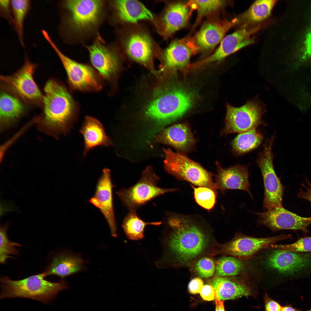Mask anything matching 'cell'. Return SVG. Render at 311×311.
<instances>
[{
	"instance_id": "obj_10",
	"label": "cell",
	"mask_w": 311,
	"mask_h": 311,
	"mask_svg": "<svg viewBox=\"0 0 311 311\" xmlns=\"http://www.w3.org/2000/svg\"><path fill=\"white\" fill-rule=\"evenodd\" d=\"M159 178L150 166L142 173L139 180L133 186L116 192L123 204L130 211H135L152 199L167 193L176 191L175 188L165 189L158 186Z\"/></svg>"
},
{
	"instance_id": "obj_31",
	"label": "cell",
	"mask_w": 311,
	"mask_h": 311,
	"mask_svg": "<svg viewBox=\"0 0 311 311\" xmlns=\"http://www.w3.org/2000/svg\"><path fill=\"white\" fill-rule=\"evenodd\" d=\"M263 139L256 129L239 133L231 142L232 150L237 155L244 154L258 147Z\"/></svg>"
},
{
	"instance_id": "obj_13",
	"label": "cell",
	"mask_w": 311,
	"mask_h": 311,
	"mask_svg": "<svg viewBox=\"0 0 311 311\" xmlns=\"http://www.w3.org/2000/svg\"><path fill=\"white\" fill-rule=\"evenodd\" d=\"M165 7L157 15L153 25L164 39L170 38L187 24L190 15V6L181 2H164Z\"/></svg>"
},
{
	"instance_id": "obj_22",
	"label": "cell",
	"mask_w": 311,
	"mask_h": 311,
	"mask_svg": "<svg viewBox=\"0 0 311 311\" xmlns=\"http://www.w3.org/2000/svg\"><path fill=\"white\" fill-rule=\"evenodd\" d=\"M217 174L215 183L218 189L223 193L229 189H238L247 192L252 198L250 185L249 180V173L246 166L239 164L226 169L217 163Z\"/></svg>"
},
{
	"instance_id": "obj_5",
	"label": "cell",
	"mask_w": 311,
	"mask_h": 311,
	"mask_svg": "<svg viewBox=\"0 0 311 311\" xmlns=\"http://www.w3.org/2000/svg\"><path fill=\"white\" fill-rule=\"evenodd\" d=\"M116 46L122 56L153 71V60L159 58L162 49L149 31L140 23L119 27Z\"/></svg>"
},
{
	"instance_id": "obj_1",
	"label": "cell",
	"mask_w": 311,
	"mask_h": 311,
	"mask_svg": "<svg viewBox=\"0 0 311 311\" xmlns=\"http://www.w3.org/2000/svg\"><path fill=\"white\" fill-rule=\"evenodd\" d=\"M42 111L34 120L37 129L55 138L69 133L76 122L77 104L65 85L54 78L43 87Z\"/></svg>"
},
{
	"instance_id": "obj_42",
	"label": "cell",
	"mask_w": 311,
	"mask_h": 311,
	"mask_svg": "<svg viewBox=\"0 0 311 311\" xmlns=\"http://www.w3.org/2000/svg\"><path fill=\"white\" fill-rule=\"evenodd\" d=\"M203 285V281L200 278L197 277L193 278L189 282L188 285L189 292L192 294L199 293Z\"/></svg>"
},
{
	"instance_id": "obj_4",
	"label": "cell",
	"mask_w": 311,
	"mask_h": 311,
	"mask_svg": "<svg viewBox=\"0 0 311 311\" xmlns=\"http://www.w3.org/2000/svg\"><path fill=\"white\" fill-rule=\"evenodd\" d=\"M61 20L58 28L65 39L69 35L81 36L95 31L103 15L101 0H69L59 3Z\"/></svg>"
},
{
	"instance_id": "obj_25",
	"label": "cell",
	"mask_w": 311,
	"mask_h": 311,
	"mask_svg": "<svg viewBox=\"0 0 311 311\" xmlns=\"http://www.w3.org/2000/svg\"><path fill=\"white\" fill-rule=\"evenodd\" d=\"M27 105L13 94L1 89V132H3L14 126L26 114L28 111Z\"/></svg>"
},
{
	"instance_id": "obj_32",
	"label": "cell",
	"mask_w": 311,
	"mask_h": 311,
	"mask_svg": "<svg viewBox=\"0 0 311 311\" xmlns=\"http://www.w3.org/2000/svg\"><path fill=\"white\" fill-rule=\"evenodd\" d=\"M11 5L14 22L13 26L20 44L24 47V23L31 9V1L12 0H11Z\"/></svg>"
},
{
	"instance_id": "obj_19",
	"label": "cell",
	"mask_w": 311,
	"mask_h": 311,
	"mask_svg": "<svg viewBox=\"0 0 311 311\" xmlns=\"http://www.w3.org/2000/svg\"><path fill=\"white\" fill-rule=\"evenodd\" d=\"M113 19L119 27L149 21L153 25L156 15L137 0H117L110 3Z\"/></svg>"
},
{
	"instance_id": "obj_40",
	"label": "cell",
	"mask_w": 311,
	"mask_h": 311,
	"mask_svg": "<svg viewBox=\"0 0 311 311\" xmlns=\"http://www.w3.org/2000/svg\"><path fill=\"white\" fill-rule=\"evenodd\" d=\"M199 293L201 297L204 300L211 301L215 299V291L211 285L207 284L203 285Z\"/></svg>"
},
{
	"instance_id": "obj_37",
	"label": "cell",
	"mask_w": 311,
	"mask_h": 311,
	"mask_svg": "<svg viewBox=\"0 0 311 311\" xmlns=\"http://www.w3.org/2000/svg\"><path fill=\"white\" fill-rule=\"evenodd\" d=\"M270 248L295 252L311 251V237L301 238L291 244H273Z\"/></svg>"
},
{
	"instance_id": "obj_18",
	"label": "cell",
	"mask_w": 311,
	"mask_h": 311,
	"mask_svg": "<svg viewBox=\"0 0 311 311\" xmlns=\"http://www.w3.org/2000/svg\"><path fill=\"white\" fill-rule=\"evenodd\" d=\"M113 187L110 170L104 168L97 183L95 194L89 202L100 210L108 224L111 235L117 237V227L113 203Z\"/></svg>"
},
{
	"instance_id": "obj_14",
	"label": "cell",
	"mask_w": 311,
	"mask_h": 311,
	"mask_svg": "<svg viewBox=\"0 0 311 311\" xmlns=\"http://www.w3.org/2000/svg\"><path fill=\"white\" fill-rule=\"evenodd\" d=\"M87 48L93 67L104 79L111 82L118 71L120 57L122 56L117 46L106 45L98 37Z\"/></svg>"
},
{
	"instance_id": "obj_16",
	"label": "cell",
	"mask_w": 311,
	"mask_h": 311,
	"mask_svg": "<svg viewBox=\"0 0 311 311\" xmlns=\"http://www.w3.org/2000/svg\"><path fill=\"white\" fill-rule=\"evenodd\" d=\"M258 222L267 226L273 232L282 230H300L308 232L311 225V217H304L283 207H277L262 213H255Z\"/></svg>"
},
{
	"instance_id": "obj_38",
	"label": "cell",
	"mask_w": 311,
	"mask_h": 311,
	"mask_svg": "<svg viewBox=\"0 0 311 311\" xmlns=\"http://www.w3.org/2000/svg\"><path fill=\"white\" fill-rule=\"evenodd\" d=\"M196 272L200 277L208 278L214 274L216 266L213 261L211 259L205 257L199 259L195 266Z\"/></svg>"
},
{
	"instance_id": "obj_41",
	"label": "cell",
	"mask_w": 311,
	"mask_h": 311,
	"mask_svg": "<svg viewBox=\"0 0 311 311\" xmlns=\"http://www.w3.org/2000/svg\"><path fill=\"white\" fill-rule=\"evenodd\" d=\"M265 311H281L282 306L270 298L267 293L264 297Z\"/></svg>"
},
{
	"instance_id": "obj_36",
	"label": "cell",
	"mask_w": 311,
	"mask_h": 311,
	"mask_svg": "<svg viewBox=\"0 0 311 311\" xmlns=\"http://www.w3.org/2000/svg\"><path fill=\"white\" fill-rule=\"evenodd\" d=\"M194 189V198L196 202L201 207L209 210L216 203V192L208 187L191 185Z\"/></svg>"
},
{
	"instance_id": "obj_11",
	"label": "cell",
	"mask_w": 311,
	"mask_h": 311,
	"mask_svg": "<svg viewBox=\"0 0 311 311\" xmlns=\"http://www.w3.org/2000/svg\"><path fill=\"white\" fill-rule=\"evenodd\" d=\"M275 139L273 135L268 139L263 149L259 155L257 162L263 177L264 189L263 206L267 211L282 207L284 187L275 172L273 164L272 147Z\"/></svg>"
},
{
	"instance_id": "obj_39",
	"label": "cell",
	"mask_w": 311,
	"mask_h": 311,
	"mask_svg": "<svg viewBox=\"0 0 311 311\" xmlns=\"http://www.w3.org/2000/svg\"><path fill=\"white\" fill-rule=\"evenodd\" d=\"M0 16L5 19L10 25L13 26L11 0H0Z\"/></svg>"
},
{
	"instance_id": "obj_35",
	"label": "cell",
	"mask_w": 311,
	"mask_h": 311,
	"mask_svg": "<svg viewBox=\"0 0 311 311\" xmlns=\"http://www.w3.org/2000/svg\"><path fill=\"white\" fill-rule=\"evenodd\" d=\"M225 3V1L219 0H191L188 2L192 7L197 10L196 24L204 16L221 8Z\"/></svg>"
},
{
	"instance_id": "obj_20",
	"label": "cell",
	"mask_w": 311,
	"mask_h": 311,
	"mask_svg": "<svg viewBox=\"0 0 311 311\" xmlns=\"http://www.w3.org/2000/svg\"><path fill=\"white\" fill-rule=\"evenodd\" d=\"M199 50L195 40L191 37L173 41L162 49L159 58L162 62V70L187 67L190 57Z\"/></svg>"
},
{
	"instance_id": "obj_34",
	"label": "cell",
	"mask_w": 311,
	"mask_h": 311,
	"mask_svg": "<svg viewBox=\"0 0 311 311\" xmlns=\"http://www.w3.org/2000/svg\"><path fill=\"white\" fill-rule=\"evenodd\" d=\"M10 223L1 225L0 227V262L5 263L9 258H14L11 255H18V251L15 247L21 245L16 242L10 240L7 236V231Z\"/></svg>"
},
{
	"instance_id": "obj_17",
	"label": "cell",
	"mask_w": 311,
	"mask_h": 311,
	"mask_svg": "<svg viewBox=\"0 0 311 311\" xmlns=\"http://www.w3.org/2000/svg\"><path fill=\"white\" fill-rule=\"evenodd\" d=\"M260 28L259 26L242 28L227 35L223 38L219 47L213 54L194 65L199 66L221 61L228 56L254 43L255 39L252 36Z\"/></svg>"
},
{
	"instance_id": "obj_48",
	"label": "cell",
	"mask_w": 311,
	"mask_h": 311,
	"mask_svg": "<svg viewBox=\"0 0 311 311\" xmlns=\"http://www.w3.org/2000/svg\"><path fill=\"white\" fill-rule=\"evenodd\" d=\"M307 311H311V309H310V310H308Z\"/></svg>"
},
{
	"instance_id": "obj_27",
	"label": "cell",
	"mask_w": 311,
	"mask_h": 311,
	"mask_svg": "<svg viewBox=\"0 0 311 311\" xmlns=\"http://www.w3.org/2000/svg\"><path fill=\"white\" fill-rule=\"evenodd\" d=\"M84 263L78 254L64 251L53 258L44 272L46 276L54 275L63 279L82 270Z\"/></svg>"
},
{
	"instance_id": "obj_33",
	"label": "cell",
	"mask_w": 311,
	"mask_h": 311,
	"mask_svg": "<svg viewBox=\"0 0 311 311\" xmlns=\"http://www.w3.org/2000/svg\"><path fill=\"white\" fill-rule=\"evenodd\" d=\"M216 274L218 276H232L241 273L244 268L241 259L232 257H223L217 261Z\"/></svg>"
},
{
	"instance_id": "obj_8",
	"label": "cell",
	"mask_w": 311,
	"mask_h": 311,
	"mask_svg": "<svg viewBox=\"0 0 311 311\" xmlns=\"http://www.w3.org/2000/svg\"><path fill=\"white\" fill-rule=\"evenodd\" d=\"M165 170L178 180H185L198 187H208L216 192L213 174L184 154L164 149Z\"/></svg>"
},
{
	"instance_id": "obj_43",
	"label": "cell",
	"mask_w": 311,
	"mask_h": 311,
	"mask_svg": "<svg viewBox=\"0 0 311 311\" xmlns=\"http://www.w3.org/2000/svg\"><path fill=\"white\" fill-rule=\"evenodd\" d=\"M18 210V208L12 202L1 200L0 202V217L6 213Z\"/></svg>"
},
{
	"instance_id": "obj_12",
	"label": "cell",
	"mask_w": 311,
	"mask_h": 311,
	"mask_svg": "<svg viewBox=\"0 0 311 311\" xmlns=\"http://www.w3.org/2000/svg\"><path fill=\"white\" fill-rule=\"evenodd\" d=\"M264 112L261 104L256 100H249L238 107L227 104L223 133H239L256 129L263 124L261 118Z\"/></svg>"
},
{
	"instance_id": "obj_44",
	"label": "cell",
	"mask_w": 311,
	"mask_h": 311,
	"mask_svg": "<svg viewBox=\"0 0 311 311\" xmlns=\"http://www.w3.org/2000/svg\"><path fill=\"white\" fill-rule=\"evenodd\" d=\"M307 185H302L304 190L300 189L297 195L298 198L307 200L311 202V183L306 179Z\"/></svg>"
},
{
	"instance_id": "obj_46",
	"label": "cell",
	"mask_w": 311,
	"mask_h": 311,
	"mask_svg": "<svg viewBox=\"0 0 311 311\" xmlns=\"http://www.w3.org/2000/svg\"><path fill=\"white\" fill-rule=\"evenodd\" d=\"M215 311H225L224 304V301L220 300L215 295Z\"/></svg>"
},
{
	"instance_id": "obj_45",
	"label": "cell",
	"mask_w": 311,
	"mask_h": 311,
	"mask_svg": "<svg viewBox=\"0 0 311 311\" xmlns=\"http://www.w3.org/2000/svg\"><path fill=\"white\" fill-rule=\"evenodd\" d=\"M305 53L311 56V31L307 36L305 41Z\"/></svg>"
},
{
	"instance_id": "obj_26",
	"label": "cell",
	"mask_w": 311,
	"mask_h": 311,
	"mask_svg": "<svg viewBox=\"0 0 311 311\" xmlns=\"http://www.w3.org/2000/svg\"><path fill=\"white\" fill-rule=\"evenodd\" d=\"M83 136L84 145L83 157L93 149L98 146L108 147L113 144L107 135L103 124L97 119L86 116L79 130Z\"/></svg>"
},
{
	"instance_id": "obj_21",
	"label": "cell",
	"mask_w": 311,
	"mask_h": 311,
	"mask_svg": "<svg viewBox=\"0 0 311 311\" xmlns=\"http://www.w3.org/2000/svg\"><path fill=\"white\" fill-rule=\"evenodd\" d=\"M266 262L271 268L285 275H293L311 266V258L295 252L276 249L268 257Z\"/></svg>"
},
{
	"instance_id": "obj_15",
	"label": "cell",
	"mask_w": 311,
	"mask_h": 311,
	"mask_svg": "<svg viewBox=\"0 0 311 311\" xmlns=\"http://www.w3.org/2000/svg\"><path fill=\"white\" fill-rule=\"evenodd\" d=\"M291 237V235L256 238L238 233L230 242L223 246L224 253L240 259H249L261 249L270 248L280 240Z\"/></svg>"
},
{
	"instance_id": "obj_2",
	"label": "cell",
	"mask_w": 311,
	"mask_h": 311,
	"mask_svg": "<svg viewBox=\"0 0 311 311\" xmlns=\"http://www.w3.org/2000/svg\"><path fill=\"white\" fill-rule=\"evenodd\" d=\"M191 217L180 215H168L167 223L170 230L166 240L168 253L181 264H187L200 256L208 244L206 234Z\"/></svg>"
},
{
	"instance_id": "obj_28",
	"label": "cell",
	"mask_w": 311,
	"mask_h": 311,
	"mask_svg": "<svg viewBox=\"0 0 311 311\" xmlns=\"http://www.w3.org/2000/svg\"><path fill=\"white\" fill-rule=\"evenodd\" d=\"M157 142L168 144L182 151H187L194 145V140L189 127L178 124L162 130L156 138Z\"/></svg>"
},
{
	"instance_id": "obj_30",
	"label": "cell",
	"mask_w": 311,
	"mask_h": 311,
	"mask_svg": "<svg viewBox=\"0 0 311 311\" xmlns=\"http://www.w3.org/2000/svg\"><path fill=\"white\" fill-rule=\"evenodd\" d=\"M162 222H147L140 219L135 211H130L125 217L122 222V227L127 237L132 240H139L144 237V230L148 225H159Z\"/></svg>"
},
{
	"instance_id": "obj_24",
	"label": "cell",
	"mask_w": 311,
	"mask_h": 311,
	"mask_svg": "<svg viewBox=\"0 0 311 311\" xmlns=\"http://www.w3.org/2000/svg\"><path fill=\"white\" fill-rule=\"evenodd\" d=\"M218 276L211 281L215 295L221 300L236 299L253 295L251 286L244 279L238 277Z\"/></svg>"
},
{
	"instance_id": "obj_9",
	"label": "cell",
	"mask_w": 311,
	"mask_h": 311,
	"mask_svg": "<svg viewBox=\"0 0 311 311\" xmlns=\"http://www.w3.org/2000/svg\"><path fill=\"white\" fill-rule=\"evenodd\" d=\"M60 59L65 70L69 85L72 90L84 92H98L103 88L100 75L90 65L69 58L59 49L47 32L43 35Z\"/></svg>"
},
{
	"instance_id": "obj_29",
	"label": "cell",
	"mask_w": 311,
	"mask_h": 311,
	"mask_svg": "<svg viewBox=\"0 0 311 311\" xmlns=\"http://www.w3.org/2000/svg\"><path fill=\"white\" fill-rule=\"evenodd\" d=\"M275 0H260L254 2L249 8L237 18L244 28L248 25L261 22L270 15L277 3Z\"/></svg>"
},
{
	"instance_id": "obj_3",
	"label": "cell",
	"mask_w": 311,
	"mask_h": 311,
	"mask_svg": "<svg viewBox=\"0 0 311 311\" xmlns=\"http://www.w3.org/2000/svg\"><path fill=\"white\" fill-rule=\"evenodd\" d=\"M145 106L144 115L157 124L165 125L181 117L193 103L192 92L182 87L168 84L159 87Z\"/></svg>"
},
{
	"instance_id": "obj_7",
	"label": "cell",
	"mask_w": 311,
	"mask_h": 311,
	"mask_svg": "<svg viewBox=\"0 0 311 311\" xmlns=\"http://www.w3.org/2000/svg\"><path fill=\"white\" fill-rule=\"evenodd\" d=\"M37 67L38 65L31 62L26 55L20 68L11 75L0 76L1 89L11 93L27 105L42 109L43 94L34 78Z\"/></svg>"
},
{
	"instance_id": "obj_47",
	"label": "cell",
	"mask_w": 311,
	"mask_h": 311,
	"mask_svg": "<svg viewBox=\"0 0 311 311\" xmlns=\"http://www.w3.org/2000/svg\"><path fill=\"white\" fill-rule=\"evenodd\" d=\"M281 311H298L291 306H285L282 307Z\"/></svg>"
},
{
	"instance_id": "obj_6",
	"label": "cell",
	"mask_w": 311,
	"mask_h": 311,
	"mask_svg": "<svg viewBox=\"0 0 311 311\" xmlns=\"http://www.w3.org/2000/svg\"><path fill=\"white\" fill-rule=\"evenodd\" d=\"M46 276L43 272L18 280H11L7 276L2 277L0 299L21 297L45 303L50 302L60 292L67 289L68 285L63 279L54 282L45 280Z\"/></svg>"
},
{
	"instance_id": "obj_23",
	"label": "cell",
	"mask_w": 311,
	"mask_h": 311,
	"mask_svg": "<svg viewBox=\"0 0 311 311\" xmlns=\"http://www.w3.org/2000/svg\"><path fill=\"white\" fill-rule=\"evenodd\" d=\"M237 18L231 20L211 21L204 24L196 35L199 49L208 51L221 42L226 33L238 23Z\"/></svg>"
}]
</instances>
